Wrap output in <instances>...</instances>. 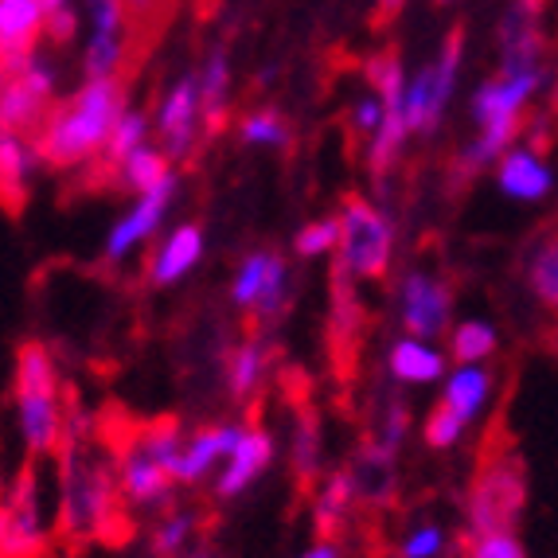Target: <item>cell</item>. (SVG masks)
Here are the masks:
<instances>
[{"label": "cell", "mask_w": 558, "mask_h": 558, "mask_svg": "<svg viewBox=\"0 0 558 558\" xmlns=\"http://www.w3.org/2000/svg\"><path fill=\"white\" fill-rule=\"evenodd\" d=\"M199 106H204L207 137L223 133V125H227V59H223V51H215L211 63H207L204 86H199Z\"/></svg>", "instance_id": "25"}, {"label": "cell", "mask_w": 558, "mask_h": 558, "mask_svg": "<svg viewBox=\"0 0 558 558\" xmlns=\"http://www.w3.org/2000/svg\"><path fill=\"white\" fill-rule=\"evenodd\" d=\"M44 0H0V36H4V78L32 63V44L44 28Z\"/></svg>", "instance_id": "11"}, {"label": "cell", "mask_w": 558, "mask_h": 558, "mask_svg": "<svg viewBox=\"0 0 558 558\" xmlns=\"http://www.w3.org/2000/svg\"><path fill=\"white\" fill-rule=\"evenodd\" d=\"M320 469V422L313 407H298V426H293V476L298 488H308Z\"/></svg>", "instance_id": "23"}, {"label": "cell", "mask_w": 558, "mask_h": 558, "mask_svg": "<svg viewBox=\"0 0 558 558\" xmlns=\"http://www.w3.org/2000/svg\"><path fill=\"white\" fill-rule=\"evenodd\" d=\"M523 504H527V476H523V461L508 446H496L493 441L484 446L476 476L469 484L465 496V523L469 535L481 539V535H500V531H512L520 520Z\"/></svg>", "instance_id": "3"}, {"label": "cell", "mask_w": 558, "mask_h": 558, "mask_svg": "<svg viewBox=\"0 0 558 558\" xmlns=\"http://www.w3.org/2000/svg\"><path fill=\"white\" fill-rule=\"evenodd\" d=\"M0 555L4 558H56V543L44 531L39 515V476L36 457L20 469L4 496V515H0Z\"/></svg>", "instance_id": "5"}, {"label": "cell", "mask_w": 558, "mask_h": 558, "mask_svg": "<svg viewBox=\"0 0 558 558\" xmlns=\"http://www.w3.org/2000/svg\"><path fill=\"white\" fill-rule=\"evenodd\" d=\"M484 399H488V375H484L481 367H473V363H461V372L449 375L446 399L441 402H449V407L469 422L476 410L484 407Z\"/></svg>", "instance_id": "26"}, {"label": "cell", "mask_w": 558, "mask_h": 558, "mask_svg": "<svg viewBox=\"0 0 558 558\" xmlns=\"http://www.w3.org/2000/svg\"><path fill=\"white\" fill-rule=\"evenodd\" d=\"M242 141L246 145H281L289 137L286 133V121H281L278 110H258L251 118H242Z\"/></svg>", "instance_id": "36"}, {"label": "cell", "mask_w": 558, "mask_h": 558, "mask_svg": "<svg viewBox=\"0 0 558 558\" xmlns=\"http://www.w3.org/2000/svg\"><path fill=\"white\" fill-rule=\"evenodd\" d=\"M192 527H196V515L192 512H172L168 520H160L157 531H153V555L157 558H180V550H184Z\"/></svg>", "instance_id": "34"}, {"label": "cell", "mask_w": 558, "mask_h": 558, "mask_svg": "<svg viewBox=\"0 0 558 558\" xmlns=\"http://www.w3.org/2000/svg\"><path fill=\"white\" fill-rule=\"evenodd\" d=\"M301 558H340V555H336V547H332V543H317V547H313V550H305V555H301Z\"/></svg>", "instance_id": "44"}, {"label": "cell", "mask_w": 558, "mask_h": 558, "mask_svg": "<svg viewBox=\"0 0 558 558\" xmlns=\"http://www.w3.org/2000/svg\"><path fill=\"white\" fill-rule=\"evenodd\" d=\"M172 192H177V177H168L165 184H157L153 192H145L141 204L133 207L118 227H113L110 242H106V254H110V258H125L141 239H149V234L160 227V219H165L168 204H172Z\"/></svg>", "instance_id": "13"}, {"label": "cell", "mask_w": 558, "mask_h": 558, "mask_svg": "<svg viewBox=\"0 0 558 558\" xmlns=\"http://www.w3.org/2000/svg\"><path fill=\"white\" fill-rule=\"evenodd\" d=\"M340 227H344L340 258L348 262V270H352L355 278H367V281L387 278L391 246H395L387 215H383L375 204H367L363 196H344V204H340Z\"/></svg>", "instance_id": "4"}, {"label": "cell", "mask_w": 558, "mask_h": 558, "mask_svg": "<svg viewBox=\"0 0 558 558\" xmlns=\"http://www.w3.org/2000/svg\"><path fill=\"white\" fill-rule=\"evenodd\" d=\"M543 83V71H523V75H504L496 83L481 86L473 98V118L476 125H496V121H512L523 113L527 98L535 94V86Z\"/></svg>", "instance_id": "12"}, {"label": "cell", "mask_w": 558, "mask_h": 558, "mask_svg": "<svg viewBox=\"0 0 558 558\" xmlns=\"http://www.w3.org/2000/svg\"><path fill=\"white\" fill-rule=\"evenodd\" d=\"M402 4H407V0H379V9H375V16H372V28H379V32L387 28V24L402 12Z\"/></svg>", "instance_id": "43"}, {"label": "cell", "mask_w": 558, "mask_h": 558, "mask_svg": "<svg viewBox=\"0 0 558 558\" xmlns=\"http://www.w3.org/2000/svg\"><path fill=\"white\" fill-rule=\"evenodd\" d=\"M286 289H289V270H286V262L274 254L270 274H266V289H262V298L254 301V308H251L258 325H270V320L281 317V308H286Z\"/></svg>", "instance_id": "31"}, {"label": "cell", "mask_w": 558, "mask_h": 558, "mask_svg": "<svg viewBox=\"0 0 558 558\" xmlns=\"http://www.w3.org/2000/svg\"><path fill=\"white\" fill-rule=\"evenodd\" d=\"M355 274L348 270L344 258H336L332 274V313H328V355H332V367L340 375H352L355 367V352H360V340H363V305L355 298V286H352Z\"/></svg>", "instance_id": "7"}, {"label": "cell", "mask_w": 558, "mask_h": 558, "mask_svg": "<svg viewBox=\"0 0 558 558\" xmlns=\"http://www.w3.org/2000/svg\"><path fill=\"white\" fill-rule=\"evenodd\" d=\"M184 558H219V555H211V550L204 547V550H192V555H184Z\"/></svg>", "instance_id": "46"}, {"label": "cell", "mask_w": 558, "mask_h": 558, "mask_svg": "<svg viewBox=\"0 0 558 558\" xmlns=\"http://www.w3.org/2000/svg\"><path fill=\"white\" fill-rule=\"evenodd\" d=\"M461 429H465V418H461L449 402H441V407L426 418V441L434 449H449L457 438H461Z\"/></svg>", "instance_id": "38"}, {"label": "cell", "mask_w": 558, "mask_h": 558, "mask_svg": "<svg viewBox=\"0 0 558 558\" xmlns=\"http://www.w3.org/2000/svg\"><path fill=\"white\" fill-rule=\"evenodd\" d=\"M270 262L274 254H251V258L242 262L239 278H234V305L239 308H254V301L262 298V289H266V274H270Z\"/></svg>", "instance_id": "33"}, {"label": "cell", "mask_w": 558, "mask_h": 558, "mask_svg": "<svg viewBox=\"0 0 558 558\" xmlns=\"http://www.w3.org/2000/svg\"><path fill=\"white\" fill-rule=\"evenodd\" d=\"M270 461H274V438L258 426V422H254V426H246L239 449H234L231 461H227V473L219 476V484H215L219 500H227V496H239L242 488H251V484L266 473V465H270Z\"/></svg>", "instance_id": "15"}, {"label": "cell", "mask_w": 558, "mask_h": 558, "mask_svg": "<svg viewBox=\"0 0 558 558\" xmlns=\"http://www.w3.org/2000/svg\"><path fill=\"white\" fill-rule=\"evenodd\" d=\"M44 9L47 12H59V9H66V0H44Z\"/></svg>", "instance_id": "45"}, {"label": "cell", "mask_w": 558, "mask_h": 558, "mask_svg": "<svg viewBox=\"0 0 558 558\" xmlns=\"http://www.w3.org/2000/svg\"><path fill=\"white\" fill-rule=\"evenodd\" d=\"M469 558H523V547L515 543L512 531H500V535H481V539H473Z\"/></svg>", "instance_id": "39"}, {"label": "cell", "mask_w": 558, "mask_h": 558, "mask_svg": "<svg viewBox=\"0 0 558 558\" xmlns=\"http://www.w3.org/2000/svg\"><path fill=\"white\" fill-rule=\"evenodd\" d=\"M493 352H496V328L493 325H484V320H465V325L453 332V355L461 363H476Z\"/></svg>", "instance_id": "32"}, {"label": "cell", "mask_w": 558, "mask_h": 558, "mask_svg": "<svg viewBox=\"0 0 558 558\" xmlns=\"http://www.w3.org/2000/svg\"><path fill=\"white\" fill-rule=\"evenodd\" d=\"M391 372L407 383H434L446 372V360L434 348L422 344V340H399L391 348Z\"/></svg>", "instance_id": "24"}, {"label": "cell", "mask_w": 558, "mask_h": 558, "mask_svg": "<svg viewBox=\"0 0 558 558\" xmlns=\"http://www.w3.org/2000/svg\"><path fill=\"white\" fill-rule=\"evenodd\" d=\"M402 438H407V402L395 399V402H387V410H383V422H379L375 441H383L387 449H399Z\"/></svg>", "instance_id": "40"}, {"label": "cell", "mask_w": 558, "mask_h": 558, "mask_svg": "<svg viewBox=\"0 0 558 558\" xmlns=\"http://www.w3.org/2000/svg\"><path fill=\"white\" fill-rule=\"evenodd\" d=\"M196 106L199 86L192 78H180V86L168 94L165 110H160V133H165L168 157L184 160L192 153V130H196Z\"/></svg>", "instance_id": "16"}, {"label": "cell", "mask_w": 558, "mask_h": 558, "mask_svg": "<svg viewBox=\"0 0 558 558\" xmlns=\"http://www.w3.org/2000/svg\"><path fill=\"white\" fill-rule=\"evenodd\" d=\"M531 289H535V298L543 305L558 308V242H550V246H543L535 254V262H531Z\"/></svg>", "instance_id": "35"}, {"label": "cell", "mask_w": 558, "mask_h": 558, "mask_svg": "<svg viewBox=\"0 0 558 558\" xmlns=\"http://www.w3.org/2000/svg\"><path fill=\"white\" fill-rule=\"evenodd\" d=\"M355 504V481L352 473H332L320 488L317 504H313V527H317L320 539H332L340 535L348 523V512Z\"/></svg>", "instance_id": "19"}, {"label": "cell", "mask_w": 558, "mask_h": 558, "mask_svg": "<svg viewBox=\"0 0 558 558\" xmlns=\"http://www.w3.org/2000/svg\"><path fill=\"white\" fill-rule=\"evenodd\" d=\"M550 118L558 121V86H555V106H550Z\"/></svg>", "instance_id": "47"}, {"label": "cell", "mask_w": 558, "mask_h": 558, "mask_svg": "<svg viewBox=\"0 0 558 558\" xmlns=\"http://www.w3.org/2000/svg\"><path fill=\"white\" fill-rule=\"evenodd\" d=\"M20 407V434L32 457L59 453L63 446L66 414L59 407V387H36V391H16Z\"/></svg>", "instance_id": "8"}, {"label": "cell", "mask_w": 558, "mask_h": 558, "mask_svg": "<svg viewBox=\"0 0 558 558\" xmlns=\"http://www.w3.org/2000/svg\"><path fill=\"white\" fill-rule=\"evenodd\" d=\"M75 12L71 9H59V12H47V36L59 39V44H66V39L75 36Z\"/></svg>", "instance_id": "42"}, {"label": "cell", "mask_w": 558, "mask_h": 558, "mask_svg": "<svg viewBox=\"0 0 558 558\" xmlns=\"http://www.w3.org/2000/svg\"><path fill=\"white\" fill-rule=\"evenodd\" d=\"M535 4H543V0H535Z\"/></svg>", "instance_id": "49"}, {"label": "cell", "mask_w": 558, "mask_h": 558, "mask_svg": "<svg viewBox=\"0 0 558 558\" xmlns=\"http://www.w3.org/2000/svg\"><path fill=\"white\" fill-rule=\"evenodd\" d=\"M168 177H172V172H168V157L157 149H145V145L121 165V184H130L133 192H141V196L153 192L157 184H165Z\"/></svg>", "instance_id": "29"}, {"label": "cell", "mask_w": 558, "mask_h": 558, "mask_svg": "<svg viewBox=\"0 0 558 558\" xmlns=\"http://www.w3.org/2000/svg\"><path fill=\"white\" fill-rule=\"evenodd\" d=\"M51 94H56V78L32 56V63L16 75L4 78V98H0V121L4 133H36L51 113Z\"/></svg>", "instance_id": "6"}, {"label": "cell", "mask_w": 558, "mask_h": 558, "mask_svg": "<svg viewBox=\"0 0 558 558\" xmlns=\"http://www.w3.org/2000/svg\"><path fill=\"white\" fill-rule=\"evenodd\" d=\"M438 4H446V0H438Z\"/></svg>", "instance_id": "48"}, {"label": "cell", "mask_w": 558, "mask_h": 558, "mask_svg": "<svg viewBox=\"0 0 558 558\" xmlns=\"http://www.w3.org/2000/svg\"><path fill=\"white\" fill-rule=\"evenodd\" d=\"M177 12V0H125V20H130V47H133V63H137L157 36L168 28V20Z\"/></svg>", "instance_id": "20"}, {"label": "cell", "mask_w": 558, "mask_h": 558, "mask_svg": "<svg viewBox=\"0 0 558 558\" xmlns=\"http://www.w3.org/2000/svg\"><path fill=\"white\" fill-rule=\"evenodd\" d=\"M125 118V83L118 75L90 78L66 106H51L47 121L32 133V149L44 165L75 168L106 149L110 133Z\"/></svg>", "instance_id": "2"}, {"label": "cell", "mask_w": 558, "mask_h": 558, "mask_svg": "<svg viewBox=\"0 0 558 558\" xmlns=\"http://www.w3.org/2000/svg\"><path fill=\"white\" fill-rule=\"evenodd\" d=\"M504 47V75H523V71H539L543 32H539V4L535 0H515V9L504 16L500 28Z\"/></svg>", "instance_id": "10"}, {"label": "cell", "mask_w": 558, "mask_h": 558, "mask_svg": "<svg viewBox=\"0 0 558 558\" xmlns=\"http://www.w3.org/2000/svg\"><path fill=\"white\" fill-rule=\"evenodd\" d=\"M500 187L508 192V196L515 199H539L547 196V187H550V172L543 168L539 153H508L500 165Z\"/></svg>", "instance_id": "21"}, {"label": "cell", "mask_w": 558, "mask_h": 558, "mask_svg": "<svg viewBox=\"0 0 558 558\" xmlns=\"http://www.w3.org/2000/svg\"><path fill=\"white\" fill-rule=\"evenodd\" d=\"M262 372H266V352H262L254 340L239 344L231 352V363H227V383H231V395L234 399H251V391L258 387Z\"/></svg>", "instance_id": "28"}, {"label": "cell", "mask_w": 558, "mask_h": 558, "mask_svg": "<svg viewBox=\"0 0 558 558\" xmlns=\"http://www.w3.org/2000/svg\"><path fill=\"white\" fill-rule=\"evenodd\" d=\"M449 308H453V298H449V289L438 278L410 274L402 281V325L418 340H434V336L446 332Z\"/></svg>", "instance_id": "9"}, {"label": "cell", "mask_w": 558, "mask_h": 558, "mask_svg": "<svg viewBox=\"0 0 558 558\" xmlns=\"http://www.w3.org/2000/svg\"><path fill=\"white\" fill-rule=\"evenodd\" d=\"M441 121L438 90H434V66H426L407 90V125L414 133H434Z\"/></svg>", "instance_id": "27"}, {"label": "cell", "mask_w": 558, "mask_h": 558, "mask_svg": "<svg viewBox=\"0 0 558 558\" xmlns=\"http://www.w3.org/2000/svg\"><path fill=\"white\" fill-rule=\"evenodd\" d=\"M441 550V531L438 527H418L402 547V558H434Z\"/></svg>", "instance_id": "41"}, {"label": "cell", "mask_w": 558, "mask_h": 558, "mask_svg": "<svg viewBox=\"0 0 558 558\" xmlns=\"http://www.w3.org/2000/svg\"><path fill=\"white\" fill-rule=\"evenodd\" d=\"M242 434H246V429H239V426H204L199 429L196 438L184 446V457H180V481L184 484L199 481L219 457H231L234 449H239Z\"/></svg>", "instance_id": "17"}, {"label": "cell", "mask_w": 558, "mask_h": 558, "mask_svg": "<svg viewBox=\"0 0 558 558\" xmlns=\"http://www.w3.org/2000/svg\"><path fill=\"white\" fill-rule=\"evenodd\" d=\"M59 539L71 547L98 539L106 547H125L133 539V520L125 515L121 476L110 453L90 449L83 434V414L71 407L59 446Z\"/></svg>", "instance_id": "1"}, {"label": "cell", "mask_w": 558, "mask_h": 558, "mask_svg": "<svg viewBox=\"0 0 558 558\" xmlns=\"http://www.w3.org/2000/svg\"><path fill=\"white\" fill-rule=\"evenodd\" d=\"M32 160H36V149L20 141V133H4L0 137V172H4V207L9 215L20 211V196H24V180L32 172Z\"/></svg>", "instance_id": "22"}, {"label": "cell", "mask_w": 558, "mask_h": 558, "mask_svg": "<svg viewBox=\"0 0 558 558\" xmlns=\"http://www.w3.org/2000/svg\"><path fill=\"white\" fill-rule=\"evenodd\" d=\"M367 83H372V90L379 94L383 102L407 98V94H402V63H399V51H395V47H387V51L367 59Z\"/></svg>", "instance_id": "30"}, {"label": "cell", "mask_w": 558, "mask_h": 558, "mask_svg": "<svg viewBox=\"0 0 558 558\" xmlns=\"http://www.w3.org/2000/svg\"><path fill=\"white\" fill-rule=\"evenodd\" d=\"M352 481H355V496L375 508L391 504L399 493V473H395V449H387L383 441H363L360 453L352 461Z\"/></svg>", "instance_id": "14"}, {"label": "cell", "mask_w": 558, "mask_h": 558, "mask_svg": "<svg viewBox=\"0 0 558 558\" xmlns=\"http://www.w3.org/2000/svg\"><path fill=\"white\" fill-rule=\"evenodd\" d=\"M199 254H204V231H199V227H180V231L168 234V242L157 251L149 278L157 281V286H168V281L184 278V274L199 262Z\"/></svg>", "instance_id": "18"}, {"label": "cell", "mask_w": 558, "mask_h": 558, "mask_svg": "<svg viewBox=\"0 0 558 558\" xmlns=\"http://www.w3.org/2000/svg\"><path fill=\"white\" fill-rule=\"evenodd\" d=\"M340 239H344L340 219H320V223H308L305 231L298 234V254L317 258V254H328L332 246H340Z\"/></svg>", "instance_id": "37"}]
</instances>
